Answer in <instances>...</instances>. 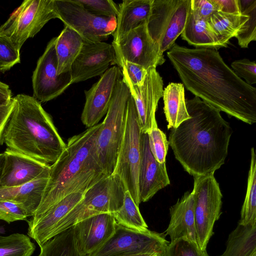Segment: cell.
<instances>
[{"mask_svg":"<svg viewBox=\"0 0 256 256\" xmlns=\"http://www.w3.org/2000/svg\"><path fill=\"white\" fill-rule=\"evenodd\" d=\"M167 56L186 89L229 116L256 122V88L239 78L217 50L175 44Z\"/></svg>","mask_w":256,"mask_h":256,"instance_id":"6da1fadb","label":"cell"},{"mask_svg":"<svg viewBox=\"0 0 256 256\" xmlns=\"http://www.w3.org/2000/svg\"><path fill=\"white\" fill-rule=\"evenodd\" d=\"M186 102L190 118L171 128L169 145L190 174H214L224 164L232 130L218 109L199 98Z\"/></svg>","mask_w":256,"mask_h":256,"instance_id":"7a4b0ae2","label":"cell"},{"mask_svg":"<svg viewBox=\"0 0 256 256\" xmlns=\"http://www.w3.org/2000/svg\"><path fill=\"white\" fill-rule=\"evenodd\" d=\"M102 122L70 138L66 148L50 166L40 204L32 218H36L66 196L84 192L107 176L97 153V138Z\"/></svg>","mask_w":256,"mask_h":256,"instance_id":"3957f363","label":"cell"},{"mask_svg":"<svg viewBox=\"0 0 256 256\" xmlns=\"http://www.w3.org/2000/svg\"><path fill=\"white\" fill-rule=\"evenodd\" d=\"M13 99L4 143L10 150L51 166L66 146L52 117L34 96L18 94Z\"/></svg>","mask_w":256,"mask_h":256,"instance_id":"277c9868","label":"cell"},{"mask_svg":"<svg viewBox=\"0 0 256 256\" xmlns=\"http://www.w3.org/2000/svg\"><path fill=\"white\" fill-rule=\"evenodd\" d=\"M126 191L122 182L114 174L101 180L84 192L82 199L55 227L50 239L91 216L116 212L123 204Z\"/></svg>","mask_w":256,"mask_h":256,"instance_id":"5b68a950","label":"cell"},{"mask_svg":"<svg viewBox=\"0 0 256 256\" xmlns=\"http://www.w3.org/2000/svg\"><path fill=\"white\" fill-rule=\"evenodd\" d=\"M130 96V91L123 82L122 74L116 82L96 141L98 159L107 176L113 174L116 166L124 130L127 102Z\"/></svg>","mask_w":256,"mask_h":256,"instance_id":"8992f818","label":"cell"},{"mask_svg":"<svg viewBox=\"0 0 256 256\" xmlns=\"http://www.w3.org/2000/svg\"><path fill=\"white\" fill-rule=\"evenodd\" d=\"M142 132L134 100L130 94L126 106L125 127L112 174L122 182L136 204H140L138 178L140 160Z\"/></svg>","mask_w":256,"mask_h":256,"instance_id":"52a82bcc","label":"cell"},{"mask_svg":"<svg viewBox=\"0 0 256 256\" xmlns=\"http://www.w3.org/2000/svg\"><path fill=\"white\" fill-rule=\"evenodd\" d=\"M191 0H153L147 22L148 33L164 53L184 30Z\"/></svg>","mask_w":256,"mask_h":256,"instance_id":"ba28073f","label":"cell"},{"mask_svg":"<svg viewBox=\"0 0 256 256\" xmlns=\"http://www.w3.org/2000/svg\"><path fill=\"white\" fill-rule=\"evenodd\" d=\"M56 18L54 0H26L0 26V34L9 38L20 50L28 38L34 37L49 20Z\"/></svg>","mask_w":256,"mask_h":256,"instance_id":"9c48e42d","label":"cell"},{"mask_svg":"<svg viewBox=\"0 0 256 256\" xmlns=\"http://www.w3.org/2000/svg\"><path fill=\"white\" fill-rule=\"evenodd\" d=\"M194 219L197 244L206 250L215 222L221 215L222 194L214 174L194 176Z\"/></svg>","mask_w":256,"mask_h":256,"instance_id":"30bf717a","label":"cell"},{"mask_svg":"<svg viewBox=\"0 0 256 256\" xmlns=\"http://www.w3.org/2000/svg\"><path fill=\"white\" fill-rule=\"evenodd\" d=\"M166 234L148 230H132L116 224L113 234L100 248L87 256H120L134 253H154L164 256L170 242Z\"/></svg>","mask_w":256,"mask_h":256,"instance_id":"8fae6325","label":"cell"},{"mask_svg":"<svg viewBox=\"0 0 256 256\" xmlns=\"http://www.w3.org/2000/svg\"><path fill=\"white\" fill-rule=\"evenodd\" d=\"M58 18L78 32L84 40L102 42L115 30L116 17H103L85 9L76 0H54Z\"/></svg>","mask_w":256,"mask_h":256,"instance_id":"7c38bea8","label":"cell"},{"mask_svg":"<svg viewBox=\"0 0 256 256\" xmlns=\"http://www.w3.org/2000/svg\"><path fill=\"white\" fill-rule=\"evenodd\" d=\"M112 44L115 51V64L120 68L128 62L148 70L156 68L166 61L158 44L150 36L146 23L130 30L118 42Z\"/></svg>","mask_w":256,"mask_h":256,"instance_id":"4fadbf2b","label":"cell"},{"mask_svg":"<svg viewBox=\"0 0 256 256\" xmlns=\"http://www.w3.org/2000/svg\"><path fill=\"white\" fill-rule=\"evenodd\" d=\"M56 37L48 44L38 58L32 76L34 97L38 102H46L58 97L72 84L70 72L58 74L55 50Z\"/></svg>","mask_w":256,"mask_h":256,"instance_id":"5bb4252c","label":"cell"},{"mask_svg":"<svg viewBox=\"0 0 256 256\" xmlns=\"http://www.w3.org/2000/svg\"><path fill=\"white\" fill-rule=\"evenodd\" d=\"M122 80L128 86L134 100L141 132L148 134L153 127L158 126L156 113L158 101L162 96L164 82L162 77L156 68H151L148 70L142 86H134Z\"/></svg>","mask_w":256,"mask_h":256,"instance_id":"9a60e30c","label":"cell"},{"mask_svg":"<svg viewBox=\"0 0 256 256\" xmlns=\"http://www.w3.org/2000/svg\"><path fill=\"white\" fill-rule=\"evenodd\" d=\"M115 61L112 44L84 40L82 49L70 70L72 84L101 76L110 64H115Z\"/></svg>","mask_w":256,"mask_h":256,"instance_id":"2e32d148","label":"cell"},{"mask_svg":"<svg viewBox=\"0 0 256 256\" xmlns=\"http://www.w3.org/2000/svg\"><path fill=\"white\" fill-rule=\"evenodd\" d=\"M122 71L117 66L108 68L99 80L84 90L86 102L81 120L88 128L98 124L110 107L118 78Z\"/></svg>","mask_w":256,"mask_h":256,"instance_id":"e0dca14e","label":"cell"},{"mask_svg":"<svg viewBox=\"0 0 256 256\" xmlns=\"http://www.w3.org/2000/svg\"><path fill=\"white\" fill-rule=\"evenodd\" d=\"M116 225L112 213L94 214L75 224L73 236L79 254L87 256L100 248L113 234Z\"/></svg>","mask_w":256,"mask_h":256,"instance_id":"ac0fdd59","label":"cell"},{"mask_svg":"<svg viewBox=\"0 0 256 256\" xmlns=\"http://www.w3.org/2000/svg\"><path fill=\"white\" fill-rule=\"evenodd\" d=\"M0 187L9 188L48 178L50 166L6 148Z\"/></svg>","mask_w":256,"mask_h":256,"instance_id":"d6986e66","label":"cell"},{"mask_svg":"<svg viewBox=\"0 0 256 256\" xmlns=\"http://www.w3.org/2000/svg\"><path fill=\"white\" fill-rule=\"evenodd\" d=\"M138 186L140 202H146L170 184L166 162L159 163L150 148L148 134L142 133Z\"/></svg>","mask_w":256,"mask_h":256,"instance_id":"ffe728a7","label":"cell"},{"mask_svg":"<svg viewBox=\"0 0 256 256\" xmlns=\"http://www.w3.org/2000/svg\"><path fill=\"white\" fill-rule=\"evenodd\" d=\"M84 192L71 194L53 205L36 218H31L28 223V235L40 246L50 240V236L58 223L82 199Z\"/></svg>","mask_w":256,"mask_h":256,"instance_id":"44dd1931","label":"cell"},{"mask_svg":"<svg viewBox=\"0 0 256 256\" xmlns=\"http://www.w3.org/2000/svg\"><path fill=\"white\" fill-rule=\"evenodd\" d=\"M194 192H186L170 209V219L166 231L170 242L186 238L197 244Z\"/></svg>","mask_w":256,"mask_h":256,"instance_id":"7402d4cb","label":"cell"},{"mask_svg":"<svg viewBox=\"0 0 256 256\" xmlns=\"http://www.w3.org/2000/svg\"><path fill=\"white\" fill-rule=\"evenodd\" d=\"M153 0H124L118 4L116 28L112 44H116L127 33L147 23Z\"/></svg>","mask_w":256,"mask_h":256,"instance_id":"603a6c76","label":"cell"},{"mask_svg":"<svg viewBox=\"0 0 256 256\" xmlns=\"http://www.w3.org/2000/svg\"><path fill=\"white\" fill-rule=\"evenodd\" d=\"M48 178H40L18 186L0 187V200L20 205L28 216H32L38 208Z\"/></svg>","mask_w":256,"mask_h":256,"instance_id":"cb8c5ba5","label":"cell"},{"mask_svg":"<svg viewBox=\"0 0 256 256\" xmlns=\"http://www.w3.org/2000/svg\"><path fill=\"white\" fill-rule=\"evenodd\" d=\"M162 97L168 129L176 128L190 118L186 106L184 87L182 83L170 82L164 89Z\"/></svg>","mask_w":256,"mask_h":256,"instance_id":"d4e9b609","label":"cell"},{"mask_svg":"<svg viewBox=\"0 0 256 256\" xmlns=\"http://www.w3.org/2000/svg\"><path fill=\"white\" fill-rule=\"evenodd\" d=\"M83 42V38L78 32L70 27L64 26L59 36H56L55 44L58 74L70 72Z\"/></svg>","mask_w":256,"mask_h":256,"instance_id":"484cf974","label":"cell"},{"mask_svg":"<svg viewBox=\"0 0 256 256\" xmlns=\"http://www.w3.org/2000/svg\"><path fill=\"white\" fill-rule=\"evenodd\" d=\"M240 12V14H234L216 12L206 20L210 30L222 48L228 47L230 40L236 36L248 20V14L244 12Z\"/></svg>","mask_w":256,"mask_h":256,"instance_id":"4316f807","label":"cell"},{"mask_svg":"<svg viewBox=\"0 0 256 256\" xmlns=\"http://www.w3.org/2000/svg\"><path fill=\"white\" fill-rule=\"evenodd\" d=\"M180 36L183 40L196 48L216 50L222 48L210 30L206 20L196 14L191 6L184 30Z\"/></svg>","mask_w":256,"mask_h":256,"instance_id":"83f0119b","label":"cell"},{"mask_svg":"<svg viewBox=\"0 0 256 256\" xmlns=\"http://www.w3.org/2000/svg\"><path fill=\"white\" fill-rule=\"evenodd\" d=\"M256 252V224H238L228 236L224 252L219 256H251Z\"/></svg>","mask_w":256,"mask_h":256,"instance_id":"f1b7e54d","label":"cell"},{"mask_svg":"<svg viewBox=\"0 0 256 256\" xmlns=\"http://www.w3.org/2000/svg\"><path fill=\"white\" fill-rule=\"evenodd\" d=\"M250 154L246 194L238 222L244 226L256 224V154L253 147Z\"/></svg>","mask_w":256,"mask_h":256,"instance_id":"f546056e","label":"cell"},{"mask_svg":"<svg viewBox=\"0 0 256 256\" xmlns=\"http://www.w3.org/2000/svg\"><path fill=\"white\" fill-rule=\"evenodd\" d=\"M112 214L116 224L119 226L139 232H146L148 230L138 206L128 190L124 192L122 206L119 210Z\"/></svg>","mask_w":256,"mask_h":256,"instance_id":"4dcf8cb0","label":"cell"},{"mask_svg":"<svg viewBox=\"0 0 256 256\" xmlns=\"http://www.w3.org/2000/svg\"><path fill=\"white\" fill-rule=\"evenodd\" d=\"M40 247L38 256H83L79 254L76 249L72 226Z\"/></svg>","mask_w":256,"mask_h":256,"instance_id":"1f68e13d","label":"cell"},{"mask_svg":"<svg viewBox=\"0 0 256 256\" xmlns=\"http://www.w3.org/2000/svg\"><path fill=\"white\" fill-rule=\"evenodd\" d=\"M35 249L34 244L26 234L0 236V256H31Z\"/></svg>","mask_w":256,"mask_h":256,"instance_id":"d6a6232c","label":"cell"},{"mask_svg":"<svg viewBox=\"0 0 256 256\" xmlns=\"http://www.w3.org/2000/svg\"><path fill=\"white\" fill-rule=\"evenodd\" d=\"M238 3L240 12L246 13L248 18L235 38L241 48H248L252 42L256 40V0H238Z\"/></svg>","mask_w":256,"mask_h":256,"instance_id":"836d02e7","label":"cell"},{"mask_svg":"<svg viewBox=\"0 0 256 256\" xmlns=\"http://www.w3.org/2000/svg\"><path fill=\"white\" fill-rule=\"evenodd\" d=\"M164 256H209L206 250L186 238H179L168 244Z\"/></svg>","mask_w":256,"mask_h":256,"instance_id":"e575fe53","label":"cell"},{"mask_svg":"<svg viewBox=\"0 0 256 256\" xmlns=\"http://www.w3.org/2000/svg\"><path fill=\"white\" fill-rule=\"evenodd\" d=\"M20 62V50L9 38L0 34V72L7 71Z\"/></svg>","mask_w":256,"mask_h":256,"instance_id":"d590c367","label":"cell"},{"mask_svg":"<svg viewBox=\"0 0 256 256\" xmlns=\"http://www.w3.org/2000/svg\"><path fill=\"white\" fill-rule=\"evenodd\" d=\"M148 134L149 146L153 156L159 163H165L169 146L166 134L156 126Z\"/></svg>","mask_w":256,"mask_h":256,"instance_id":"8d00e7d4","label":"cell"},{"mask_svg":"<svg viewBox=\"0 0 256 256\" xmlns=\"http://www.w3.org/2000/svg\"><path fill=\"white\" fill-rule=\"evenodd\" d=\"M85 9L103 17H116L118 14V5L112 0H76Z\"/></svg>","mask_w":256,"mask_h":256,"instance_id":"74e56055","label":"cell"},{"mask_svg":"<svg viewBox=\"0 0 256 256\" xmlns=\"http://www.w3.org/2000/svg\"><path fill=\"white\" fill-rule=\"evenodd\" d=\"M234 73L250 85L256 83V63L248 58L236 60L231 64Z\"/></svg>","mask_w":256,"mask_h":256,"instance_id":"f35d334b","label":"cell"},{"mask_svg":"<svg viewBox=\"0 0 256 256\" xmlns=\"http://www.w3.org/2000/svg\"><path fill=\"white\" fill-rule=\"evenodd\" d=\"M122 78L134 86H142L145 80L148 70L131 62H124L122 67Z\"/></svg>","mask_w":256,"mask_h":256,"instance_id":"ab89813d","label":"cell"},{"mask_svg":"<svg viewBox=\"0 0 256 256\" xmlns=\"http://www.w3.org/2000/svg\"><path fill=\"white\" fill-rule=\"evenodd\" d=\"M27 217L24 210L18 204L0 200V220L10 224L15 221L26 220Z\"/></svg>","mask_w":256,"mask_h":256,"instance_id":"60d3db41","label":"cell"},{"mask_svg":"<svg viewBox=\"0 0 256 256\" xmlns=\"http://www.w3.org/2000/svg\"><path fill=\"white\" fill-rule=\"evenodd\" d=\"M191 8L200 18L207 20L218 8L214 0H191Z\"/></svg>","mask_w":256,"mask_h":256,"instance_id":"b9f144b4","label":"cell"},{"mask_svg":"<svg viewBox=\"0 0 256 256\" xmlns=\"http://www.w3.org/2000/svg\"><path fill=\"white\" fill-rule=\"evenodd\" d=\"M14 107L13 98L8 104L0 107V146L4 143V134Z\"/></svg>","mask_w":256,"mask_h":256,"instance_id":"7bdbcfd3","label":"cell"},{"mask_svg":"<svg viewBox=\"0 0 256 256\" xmlns=\"http://www.w3.org/2000/svg\"><path fill=\"white\" fill-rule=\"evenodd\" d=\"M217 6L218 12L240 14H241L238 0H214Z\"/></svg>","mask_w":256,"mask_h":256,"instance_id":"ee69618b","label":"cell"},{"mask_svg":"<svg viewBox=\"0 0 256 256\" xmlns=\"http://www.w3.org/2000/svg\"><path fill=\"white\" fill-rule=\"evenodd\" d=\"M12 98V91L9 86L0 80V107L8 104Z\"/></svg>","mask_w":256,"mask_h":256,"instance_id":"f6af8a7d","label":"cell"},{"mask_svg":"<svg viewBox=\"0 0 256 256\" xmlns=\"http://www.w3.org/2000/svg\"><path fill=\"white\" fill-rule=\"evenodd\" d=\"M120 256H158V255L154 253H134L126 254Z\"/></svg>","mask_w":256,"mask_h":256,"instance_id":"bcb514c9","label":"cell"},{"mask_svg":"<svg viewBox=\"0 0 256 256\" xmlns=\"http://www.w3.org/2000/svg\"><path fill=\"white\" fill-rule=\"evenodd\" d=\"M5 162V156L4 153L0 154V180L2 178L3 169Z\"/></svg>","mask_w":256,"mask_h":256,"instance_id":"7dc6e473","label":"cell"},{"mask_svg":"<svg viewBox=\"0 0 256 256\" xmlns=\"http://www.w3.org/2000/svg\"><path fill=\"white\" fill-rule=\"evenodd\" d=\"M251 256H256V252H254Z\"/></svg>","mask_w":256,"mask_h":256,"instance_id":"c3c4849f","label":"cell"}]
</instances>
